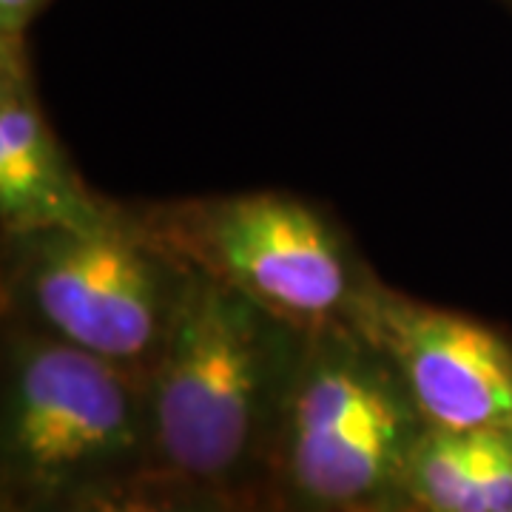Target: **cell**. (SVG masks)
Wrapping results in <instances>:
<instances>
[{"label": "cell", "instance_id": "6da1fadb", "mask_svg": "<svg viewBox=\"0 0 512 512\" xmlns=\"http://www.w3.org/2000/svg\"><path fill=\"white\" fill-rule=\"evenodd\" d=\"M302 330L185 268L148 370L151 458L262 512L276 419Z\"/></svg>", "mask_w": 512, "mask_h": 512}, {"label": "cell", "instance_id": "7a4b0ae2", "mask_svg": "<svg viewBox=\"0 0 512 512\" xmlns=\"http://www.w3.org/2000/svg\"><path fill=\"white\" fill-rule=\"evenodd\" d=\"M427 421L402 373L356 325L299 339L276 419L262 512H373L402 504Z\"/></svg>", "mask_w": 512, "mask_h": 512}, {"label": "cell", "instance_id": "3957f363", "mask_svg": "<svg viewBox=\"0 0 512 512\" xmlns=\"http://www.w3.org/2000/svg\"><path fill=\"white\" fill-rule=\"evenodd\" d=\"M146 458L148 373L114 365L20 319L3 365V507L26 510Z\"/></svg>", "mask_w": 512, "mask_h": 512}, {"label": "cell", "instance_id": "277c9868", "mask_svg": "<svg viewBox=\"0 0 512 512\" xmlns=\"http://www.w3.org/2000/svg\"><path fill=\"white\" fill-rule=\"evenodd\" d=\"M131 217L180 265L220 279L302 333L350 322L370 282L342 231L285 191L171 202Z\"/></svg>", "mask_w": 512, "mask_h": 512}, {"label": "cell", "instance_id": "5b68a950", "mask_svg": "<svg viewBox=\"0 0 512 512\" xmlns=\"http://www.w3.org/2000/svg\"><path fill=\"white\" fill-rule=\"evenodd\" d=\"M23 322L114 365L148 373L174 316L183 265L114 208L86 228L15 239Z\"/></svg>", "mask_w": 512, "mask_h": 512}, {"label": "cell", "instance_id": "8992f818", "mask_svg": "<svg viewBox=\"0 0 512 512\" xmlns=\"http://www.w3.org/2000/svg\"><path fill=\"white\" fill-rule=\"evenodd\" d=\"M350 325L390 356L433 427L512 430V342L473 316L416 302L370 276Z\"/></svg>", "mask_w": 512, "mask_h": 512}, {"label": "cell", "instance_id": "52a82bcc", "mask_svg": "<svg viewBox=\"0 0 512 512\" xmlns=\"http://www.w3.org/2000/svg\"><path fill=\"white\" fill-rule=\"evenodd\" d=\"M109 202L97 200L77 177L55 140L29 83L23 40L0 43V225L6 239L106 220Z\"/></svg>", "mask_w": 512, "mask_h": 512}, {"label": "cell", "instance_id": "ba28073f", "mask_svg": "<svg viewBox=\"0 0 512 512\" xmlns=\"http://www.w3.org/2000/svg\"><path fill=\"white\" fill-rule=\"evenodd\" d=\"M3 512H251L154 458L86 478L26 510Z\"/></svg>", "mask_w": 512, "mask_h": 512}, {"label": "cell", "instance_id": "9c48e42d", "mask_svg": "<svg viewBox=\"0 0 512 512\" xmlns=\"http://www.w3.org/2000/svg\"><path fill=\"white\" fill-rule=\"evenodd\" d=\"M402 504L419 512H490L478 478L470 433L427 424L413 444Z\"/></svg>", "mask_w": 512, "mask_h": 512}, {"label": "cell", "instance_id": "30bf717a", "mask_svg": "<svg viewBox=\"0 0 512 512\" xmlns=\"http://www.w3.org/2000/svg\"><path fill=\"white\" fill-rule=\"evenodd\" d=\"M470 450L490 512H512V430H473Z\"/></svg>", "mask_w": 512, "mask_h": 512}, {"label": "cell", "instance_id": "8fae6325", "mask_svg": "<svg viewBox=\"0 0 512 512\" xmlns=\"http://www.w3.org/2000/svg\"><path fill=\"white\" fill-rule=\"evenodd\" d=\"M46 0H0V43L23 40L29 20Z\"/></svg>", "mask_w": 512, "mask_h": 512}, {"label": "cell", "instance_id": "7c38bea8", "mask_svg": "<svg viewBox=\"0 0 512 512\" xmlns=\"http://www.w3.org/2000/svg\"><path fill=\"white\" fill-rule=\"evenodd\" d=\"M373 512H419V510H413V507H407V504H393V507H384V510H373Z\"/></svg>", "mask_w": 512, "mask_h": 512}]
</instances>
